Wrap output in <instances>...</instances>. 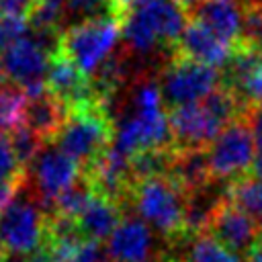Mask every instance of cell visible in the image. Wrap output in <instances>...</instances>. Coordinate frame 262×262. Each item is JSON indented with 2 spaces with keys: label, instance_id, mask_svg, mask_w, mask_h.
<instances>
[{
  "label": "cell",
  "instance_id": "obj_33",
  "mask_svg": "<svg viewBox=\"0 0 262 262\" xmlns=\"http://www.w3.org/2000/svg\"><path fill=\"white\" fill-rule=\"evenodd\" d=\"M145 2H149V0H115V4L119 6V10L123 14H127L129 10H133V8H137V6L145 4Z\"/></svg>",
  "mask_w": 262,
  "mask_h": 262
},
{
  "label": "cell",
  "instance_id": "obj_39",
  "mask_svg": "<svg viewBox=\"0 0 262 262\" xmlns=\"http://www.w3.org/2000/svg\"><path fill=\"white\" fill-rule=\"evenodd\" d=\"M260 242H262V225H260Z\"/></svg>",
  "mask_w": 262,
  "mask_h": 262
},
{
  "label": "cell",
  "instance_id": "obj_24",
  "mask_svg": "<svg viewBox=\"0 0 262 262\" xmlns=\"http://www.w3.org/2000/svg\"><path fill=\"white\" fill-rule=\"evenodd\" d=\"M6 137H8L10 147H12V151H14V156H16V160H18V164H20L23 170H27V168L31 166V162L37 158L39 149H41L43 143H45L39 135H35V133H33L29 127H25L23 123H20L16 129H12L10 133H6Z\"/></svg>",
  "mask_w": 262,
  "mask_h": 262
},
{
  "label": "cell",
  "instance_id": "obj_1",
  "mask_svg": "<svg viewBox=\"0 0 262 262\" xmlns=\"http://www.w3.org/2000/svg\"><path fill=\"white\" fill-rule=\"evenodd\" d=\"M252 106L242 94L227 86H219L207 98L174 106L168 111L170 133L176 149H207L209 143L231 121L246 115Z\"/></svg>",
  "mask_w": 262,
  "mask_h": 262
},
{
  "label": "cell",
  "instance_id": "obj_3",
  "mask_svg": "<svg viewBox=\"0 0 262 262\" xmlns=\"http://www.w3.org/2000/svg\"><path fill=\"white\" fill-rule=\"evenodd\" d=\"M186 25L188 10L178 0H149L123 16L121 39L129 53L149 57L176 47Z\"/></svg>",
  "mask_w": 262,
  "mask_h": 262
},
{
  "label": "cell",
  "instance_id": "obj_8",
  "mask_svg": "<svg viewBox=\"0 0 262 262\" xmlns=\"http://www.w3.org/2000/svg\"><path fill=\"white\" fill-rule=\"evenodd\" d=\"M205 151L213 182L227 180L231 184L254 172L256 149L248 117L244 115L223 127V131L209 143Z\"/></svg>",
  "mask_w": 262,
  "mask_h": 262
},
{
  "label": "cell",
  "instance_id": "obj_31",
  "mask_svg": "<svg viewBox=\"0 0 262 262\" xmlns=\"http://www.w3.org/2000/svg\"><path fill=\"white\" fill-rule=\"evenodd\" d=\"M25 176V174H23ZM23 180V178H20ZM20 180H14V182H8V180H0V211L8 205V201L14 196V192H16V188H18V184H20Z\"/></svg>",
  "mask_w": 262,
  "mask_h": 262
},
{
  "label": "cell",
  "instance_id": "obj_27",
  "mask_svg": "<svg viewBox=\"0 0 262 262\" xmlns=\"http://www.w3.org/2000/svg\"><path fill=\"white\" fill-rule=\"evenodd\" d=\"M252 137H254V149H256V164L254 172H262V104H252L246 113Z\"/></svg>",
  "mask_w": 262,
  "mask_h": 262
},
{
  "label": "cell",
  "instance_id": "obj_14",
  "mask_svg": "<svg viewBox=\"0 0 262 262\" xmlns=\"http://www.w3.org/2000/svg\"><path fill=\"white\" fill-rule=\"evenodd\" d=\"M244 6L239 0H203L188 8V20L205 27L229 45H237Z\"/></svg>",
  "mask_w": 262,
  "mask_h": 262
},
{
  "label": "cell",
  "instance_id": "obj_6",
  "mask_svg": "<svg viewBox=\"0 0 262 262\" xmlns=\"http://www.w3.org/2000/svg\"><path fill=\"white\" fill-rule=\"evenodd\" d=\"M121 41V18H98L61 31L59 53H63L84 76L92 78L113 55Z\"/></svg>",
  "mask_w": 262,
  "mask_h": 262
},
{
  "label": "cell",
  "instance_id": "obj_4",
  "mask_svg": "<svg viewBox=\"0 0 262 262\" xmlns=\"http://www.w3.org/2000/svg\"><path fill=\"white\" fill-rule=\"evenodd\" d=\"M129 205L147 227H154L170 244L186 239L188 192L170 174H154L133 182Z\"/></svg>",
  "mask_w": 262,
  "mask_h": 262
},
{
  "label": "cell",
  "instance_id": "obj_13",
  "mask_svg": "<svg viewBox=\"0 0 262 262\" xmlns=\"http://www.w3.org/2000/svg\"><path fill=\"white\" fill-rule=\"evenodd\" d=\"M45 90L61 100L68 111L74 106H82L98 100L88 76H84L63 53H55L49 61V70L45 76ZM100 102V100H98Z\"/></svg>",
  "mask_w": 262,
  "mask_h": 262
},
{
  "label": "cell",
  "instance_id": "obj_22",
  "mask_svg": "<svg viewBox=\"0 0 262 262\" xmlns=\"http://www.w3.org/2000/svg\"><path fill=\"white\" fill-rule=\"evenodd\" d=\"M27 94L16 84L4 80L0 84V133H10L23 123Z\"/></svg>",
  "mask_w": 262,
  "mask_h": 262
},
{
  "label": "cell",
  "instance_id": "obj_21",
  "mask_svg": "<svg viewBox=\"0 0 262 262\" xmlns=\"http://www.w3.org/2000/svg\"><path fill=\"white\" fill-rule=\"evenodd\" d=\"M182 244H188V250L182 262H242V258L221 246L211 233H196Z\"/></svg>",
  "mask_w": 262,
  "mask_h": 262
},
{
  "label": "cell",
  "instance_id": "obj_12",
  "mask_svg": "<svg viewBox=\"0 0 262 262\" xmlns=\"http://www.w3.org/2000/svg\"><path fill=\"white\" fill-rule=\"evenodd\" d=\"M207 233H211L229 252L246 256L248 250L260 239V223L233 205L225 194L209 219Z\"/></svg>",
  "mask_w": 262,
  "mask_h": 262
},
{
  "label": "cell",
  "instance_id": "obj_25",
  "mask_svg": "<svg viewBox=\"0 0 262 262\" xmlns=\"http://www.w3.org/2000/svg\"><path fill=\"white\" fill-rule=\"evenodd\" d=\"M29 35L27 16H0V51Z\"/></svg>",
  "mask_w": 262,
  "mask_h": 262
},
{
  "label": "cell",
  "instance_id": "obj_35",
  "mask_svg": "<svg viewBox=\"0 0 262 262\" xmlns=\"http://www.w3.org/2000/svg\"><path fill=\"white\" fill-rule=\"evenodd\" d=\"M4 262H27V256L25 254H10V252H6Z\"/></svg>",
  "mask_w": 262,
  "mask_h": 262
},
{
  "label": "cell",
  "instance_id": "obj_32",
  "mask_svg": "<svg viewBox=\"0 0 262 262\" xmlns=\"http://www.w3.org/2000/svg\"><path fill=\"white\" fill-rule=\"evenodd\" d=\"M244 262H262V242L260 239L248 250V254L244 256Z\"/></svg>",
  "mask_w": 262,
  "mask_h": 262
},
{
  "label": "cell",
  "instance_id": "obj_15",
  "mask_svg": "<svg viewBox=\"0 0 262 262\" xmlns=\"http://www.w3.org/2000/svg\"><path fill=\"white\" fill-rule=\"evenodd\" d=\"M151 250V231L137 217L125 213L123 221L106 239L104 256L106 262H143L149 258Z\"/></svg>",
  "mask_w": 262,
  "mask_h": 262
},
{
  "label": "cell",
  "instance_id": "obj_36",
  "mask_svg": "<svg viewBox=\"0 0 262 262\" xmlns=\"http://www.w3.org/2000/svg\"><path fill=\"white\" fill-rule=\"evenodd\" d=\"M178 2H180V4H182L186 10H188V8H192L194 4H199V2H203V0H178Z\"/></svg>",
  "mask_w": 262,
  "mask_h": 262
},
{
  "label": "cell",
  "instance_id": "obj_29",
  "mask_svg": "<svg viewBox=\"0 0 262 262\" xmlns=\"http://www.w3.org/2000/svg\"><path fill=\"white\" fill-rule=\"evenodd\" d=\"M35 0H0V16H27Z\"/></svg>",
  "mask_w": 262,
  "mask_h": 262
},
{
  "label": "cell",
  "instance_id": "obj_18",
  "mask_svg": "<svg viewBox=\"0 0 262 262\" xmlns=\"http://www.w3.org/2000/svg\"><path fill=\"white\" fill-rule=\"evenodd\" d=\"M66 117H68V106L47 90L27 96L23 125L29 127L35 135H39L45 143L57 135Z\"/></svg>",
  "mask_w": 262,
  "mask_h": 262
},
{
  "label": "cell",
  "instance_id": "obj_17",
  "mask_svg": "<svg viewBox=\"0 0 262 262\" xmlns=\"http://www.w3.org/2000/svg\"><path fill=\"white\" fill-rule=\"evenodd\" d=\"M123 217H125L123 205L94 192L86 203V207L82 209V213L76 217V223L88 242L102 244L111 237V233L117 229Z\"/></svg>",
  "mask_w": 262,
  "mask_h": 262
},
{
  "label": "cell",
  "instance_id": "obj_38",
  "mask_svg": "<svg viewBox=\"0 0 262 262\" xmlns=\"http://www.w3.org/2000/svg\"><path fill=\"white\" fill-rule=\"evenodd\" d=\"M4 80H6V78H4V72H2V61H0V84H2Z\"/></svg>",
  "mask_w": 262,
  "mask_h": 262
},
{
  "label": "cell",
  "instance_id": "obj_16",
  "mask_svg": "<svg viewBox=\"0 0 262 262\" xmlns=\"http://www.w3.org/2000/svg\"><path fill=\"white\" fill-rule=\"evenodd\" d=\"M235 45H229L225 41H221L219 37H215L211 31H207L205 27L188 20L186 29L182 31L178 43H176V51L182 57L207 63L211 68L223 70L233 53Z\"/></svg>",
  "mask_w": 262,
  "mask_h": 262
},
{
  "label": "cell",
  "instance_id": "obj_20",
  "mask_svg": "<svg viewBox=\"0 0 262 262\" xmlns=\"http://www.w3.org/2000/svg\"><path fill=\"white\" fill-rule=\"evenodd\" d=\"M225 194L233 205L244 209L262 225V172H250L248 176L231 182L225 188Z\"/></svg>",
  "mask_w": 262,
  "mask_h": 262
},
{
  "label": "cell",
  "instance_id": "obj_11",
  "mask_svg": "<svg viewBox=\"0 0 262 262\" xmlns=\"http://www.w3.org/2000/svg\"><path fill=\"white\" fill-rule=\"evenodd\" d=\"M51 57L53 55L47 49H43L37 41H33L29 35L0 51L4 78L23 88L27 96L45 90V76Z\"/></svg>",
  "mask_w": 262,
  "mask_h": 262
},
{
  "label": "cell",
  "instance_id": "obj_28",
  "mask_svg": "<svg viewBox=\"0 0 262 262\" xmlns=\"http://www.w3.org/2000/svg\"><path fill=\"white\" fill-rule=\"evenodd\" d=\"M244 98L252 104H262V63L258 66V70L252 74V78L248 80V84L244 86Z\"/></svg>",
  "mask_w": 262,
  "mask_h": 262
},
{
  "label": "cell",
  "instance_id": "obj_37",
  "mask_svg": "<svg viewBox=\"0 0 262 262\" xmlns=\"http://www.w3.org/2000/svg\"><path fill=\"white\" fill-rule=\"evenodd\" d=\"M4 256H6V250H4L2 244H0V262H4Z\"/></svg>",
  "mask_w": 262,
  "mask_h": 262
},
{
  "label": "cell",
  "instance_id": "obj_30",
  "mask_svg": "<svg viewBox=\"0 0 262 262\" xmlns=\"http://www.w3.org/2000/svg\"><path fill=\"white\" fill-rule=\"evenodd\" d=\"M27 262H57V258L51 252V248L41 242L31 254H27Z\"/></svg>",
  "mask_w": 262,
  "mask_h": 262
},
{
  "label": "cell",
  "instance_id": "obj_10",
  "mask_svg": "<svg viewBox=\"0 0 262 262\" xmlns=\"http://www.w3.org/2000/svg\"><path fill=\"white\" fill-rule=\"evenodd\" d=\"M80 176H82V168L51 141L43 143L37 158L25 170V178L39 196L47 217L53 215L55 199L63 190L74 186L80 180Z\"/></svg>",
  "mask_w": 262,
  "mask_h": 262
},
{
  "label": "cell",
  "instance_id": "obj_19",
  "mask_svg": "<svg viewBox=\"0 0 262 262\" xmlns=\"http://www.w3.org/2000/svg\"><path fill=\"white\" fill-rule=\"evenodd\" d=\"M123 12L115 0H61V31L68 27L98 20V18H121Z\"/></svg>",
  "mask_w": 262,
  "mask_h": 262
},
{
  "label": "cell",
  "instance_id": "obj_7",
  "mask_svg": "<svg viewBox=\"0 0 262 262\" xmlns=\"http://www.w3.org/2000/svg\"><path fill=\"white\" fill-rule=\"evenodd\" d=\"M47 213L23 176L14 196L0 211V244L10 254H31L41 242L45 231Z\"/></svg>",
  "mask_w": 262,
  "mask_h": 262
},
{
  "label": "cell",
  "instance_id": "obj_5",
  "mask_svg": "<svg viewBox=\"0 0 262 262\" xmlns=\"http://www.w3.org/2000/svg\"><path fill=\"white\" fill-rule=\"evenodd\" d=\"M115 125L111 123L102 102L94 100L68 111V117L51 139L82 170L92 166L113 143Z\"/></svg>",
  "mask_w": 262,
  "mask_h": 262
},
{
  "label": "cell",
  "instance_id": "obj_9",
  "mask_svg": "<svg viewBox=\"0 0 262 262\" xmlns=\"http://www.w3.org/2000/svg\"><path fill=\"white\" fill-rule=\"evenodd\" d=\"M158 86L164 102L174 108L207 98L211 92L223 86V74L217 68L174 53V57L162 70Z\"/></svg>",
  "mask_w": 262,
  "mask_h": 262
},
{
  "label": "cell",
  "instance_id": "obj_2",
  "mask_svg": "<svg viewBox=\"0 0 262 262\" xmlns=\"http://www.w3.org/2000/svg\"><path fill=\"white\" fill-rule=\"evenodd\" d=\"M111 147L129 160L141 151L174 149L164 98L154 80H141L135 86L131 94V111L115 127Z\"/></svg>",
  "mask_w": 262,
  "mask_h": 262
},
{
  "label": "cell",
  "instance_id": "obj_26",
  "mask_svg": "<svg viewBox=\"0 0 262 262\" xmlns=\"http://www.w3.org/2000/svg\"><path fill=\"white\" fill-rule=\"evenodd\" d=\"M25 174V170L20 168L12 147H10V141L4 133H0V180H8V182H14V180H20Z\"/></svg>",
  "mask_w": 262,
  "mask_h": 262
},
{
  "label": "cell",
  "instance_id": "obj_34",
  "mask_svg": "<svg viewBox=\"0 0 262 262\" xmlns=\"http://www.w3.org/2000/svg\"><path fill=\"white\" fill-rule=\"evenodd\" d=\"M143 262H182V260H180V258H174V256H170V254H166V252H160V254H156V256L145 258Z\"/></svg>",
  "mask_w": 262,
  "mask_h": 262
},
{
  "label": "cell",
  "instance_id": "obj_23",
  "mask_svg": "<svg viewBox=\"0 0 262 262\" xmlns=\"http://www.w3.org/2000/svg\"><path fill=\"white\" fill-rule=\"evenodd\" d=\"M237 45H244L262 53V2L260 0H252L244 4Z\"/></svg>",
  "mask_w": 262,
  "mask_h": 262
}]
</instances>
